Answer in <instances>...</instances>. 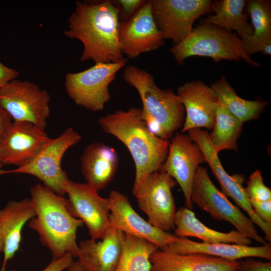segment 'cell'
Segmentation results:
<instances>
[{"label":"cell","instance_id":"1","mask_svg":"<svg viewBox=\"0 0 271 271\" xmlns=\"http://www.w3.org/2000/svg\"><path fill=\"white\" fill-rule=\"evenodd\" d=\"M120 19L112 1H76L63 32L83 44L80 61L116 63L125 59L118 41Z\"/></svg>","mask_w":271,"mask_h":271},{"label":"cell","instance_id":"2","mask_svg":"<svg viewBox=\"0 0 271 271\" xmlns=\"http://www.w3.org/2000/svg\"><path fill=\"white\" fill-rule=\"evenodd\" d=\"M141 108L118 110L98 119L104 132L121 141L128 150L135 166L133 186L146 176L159 170L165 161L169 142L154 134L142 116Z\"/></svg>","mask_w":271,"mask_h":271},{"label":"cell","instance_id":"3","mask_svg":"<svg viewBox=\"0 0 271 271\" xmlns=\"http://www.w3.org/2000/svg\"><path fill=\"white\" fill-rule=\"evenodd\" d=\"M30 194L35 216L28 221L29 227L38 234L42 244L51 252L52 259L67 253L76 257L77 231L83 222L70 214L67 199L41 184L32 187Z\"/></svg>","mask_w":271,"mask_h":271},{"label":"cell","instance_id":"4","mask_svg":"<svg viewBox=\"0 0 271 271\" xmlns=\"http://www.w3.org/2000/svg\"><path fill=\"white\" fill-rule=\"evenodd\" d=\"M123 78L138 91L143 107L141 116L150 130L165 140L183 126L185 110L179 96L160 88L148 71L134 65L126 67Z\"/></svg>","mask_w":271,"mask_h":271},{"label":"cell","instance_id":"5","mask_svg":"<svg viewBox=\"0 0 271 271\" xmlns=\"http://www.w3.org/2000/svg\"><path fill=\"white\" fill-rule=\"evenodd\" d=\"M170 51L179 65L189 57L199 56L210 57L215 62L242 59L254 66H260L245 53L243 41L236 34L212 24H200Z\"/></svg>","mask_w":271,"mask_h":271},{"label":"cell","instance_id":"6","mask_svg":"<svg viewBox=\"0 0 271 271\" xmlns=\"http://www.w3.org/2000/svg\"><path fill=\"white\" fill-rule=\"evenodd\" d=\"M191 199L193 204H196L213 219L229 222L236 230L261 245L266 243L265 239L258 233L250 218L216 187L205 167L199 166L196 170Z\"/></svg>","mask_w":271,"mask_h":271},{"label":"cell","instance_id":"7","mask_svg":"<svg viewBox=\"0 0 271 271\" xmlns=\"http://www.w3.org/2000/svg\"><path fill=\"white\" fill-rule=\"evenodd\" d=\"M81 138L72 127H68L57 138L51 139L31 162L13 170L1 169L0 175L11 173L31 175L56 194L63 196L69 179L62 168V158L66 151Z\"/></svg>","mask_w":271,"mask_h":271},{"label":"cell","instance_id":"8","mask_svg":"<svg viewBox=\"0 0 271 271\" xmlns=\"http://www.w3.org/2000/svg\"><path fill=\"white\" fill-rule=\"evenodd\" d=\"M127 61L125 59L116 63H97L82 71L66 74L65 87L68 96L89 110H102L111 99L110 84Z\"/></svg>","mask_w":271,"mask_h":271},{"label":"cell","instance_id":"9","mask_svg":"<svg viewBox=\"0 0 271 271\" xmlns=\"http://www.w3.org/2000/svg\"><path fill=\"white\" fill-rule=\"evenodd\" d=\"M176 183L167 173L159 170L144 178L132 191L148 221L167 232L175 229L177 210L172 190Z\"/></svg>","mask_w":271,"mask_h":271},{"label":"cell","instance_id":"10","mask_svg":"<svg viewBox=\"0 0 271 271\" xmlns=\"http://www.w3.org/2000/svg\"><path fill=\"white\" fill-rule=\"evenodd\" d=\"M50 97L36 84L14 79L0 87V106L15 122H28L45 129Z\"/></svg>","mask_w":271,"mask_h":271},{"label":"cell","instance_id":"11","mask_svg":"<svg viewBox=\"0 0 271 271\" xmlns=\"http://www.w3.org/2000/svg\"><path fill=\"white\" fill-rule=\"evenodd\" d=\"M153 17L164 39L178 44L193 30L195 21L212 10L210 0H151Z\"/></svg>","mask_w":271,"mask_h":271},{"label":"cell","instance_id":"12","mask_svg":"<svg viewBox=\"0 0 271 271\" xmlns=\"http://www.w3.org/2000/svg\"><path fill=\"white\" fill-rule=\"evenodd\" d=\"M67 209L75 218L81 220L87 227L91 239H101L110 227L108 198L100 196L98 192L87 183L68 180L65 189Z\"/></svg>","mask_w":271,"mask_h":271},{"label":"cell","instance_id":"13","mask_svg":"<svg viewBox=\"0 0 271 271\" xmlns=\"http://www.w3.org/2000/svg\"><path fill=\"white\" fill-rule=\"evenodd\" d=\"M206 162L198 145L189 135L175 133L169 144L167 158L159 170L173 178L180 186L187 208L192 210L191 189L195 173Z\"/></svg>","mask_w":271,"mask_h":271},{"label":"cell","instance_id":"14","mask_svg":"<svg viewBox=\"0 0 271 271\" xmlns=\"http://www.w3.org/2000/svg\"><path fill=\"white\" fill-rule=\"evenodd\" d=\"M118 41L122 54L129 59L164 45L153 17L151 1H146L130 19L120 21Z\"/></svg>","mask_w":271,"mask_h":271},{"label":"cell","instance_id":"15","mask_svg":"<svg viewBox=\"0 0 271 271\" xmlns=\"http://www.w3.org/2000/svg\"><path fill=\"white\" fill-rule=\"evenodd\" d=\"M107 198L111 226L123 233L149 241L164 251H168L169 245L177 238L143 218L134 210L128 198L121 193L111 191Z\"/></svg>","mask_w":271,"mask_h":271},{"label":"cell","instance_id":"16","mask_svg":"<svg viewBox=\"0 0 271 271\" xmlns=\"http://www.w3.org/2000/svg\"><path fill=\"white\" fill-rule=\"evenodd\" d=\"M50 139L44 129L33 123L13 121L0 141V163L18 167L26 165Z\"/></svg>","mask_w":271,"mask_h":271},{"label":"cell","instance_id":"17","mask_svg":"<svg viewBox=\"0 0 271 271\" xmlns=\"http://www.w3.org/2000/svg\"><path fill=\"white\" fill-rule=\"evenodd\" d=\"M177 95L186 113L182 133L193 128L213 127L218 99L211 87L201 80L188 82L178 88Z\"/></svg>","mask_w":271,"mask_h":271},{"label":"cell","instance_id":"18","mask_svg":"<svg viewBox=\"0 0 271 271\" xmlns=\"http://www.w3.org/2000/svg\"><path fill=\"white\" fill-rule=\"evenodd\" d=\"M123 233L110 226L101 240L81 241L76 257L82 271H115L119 261Z\"/></svg>","mask_w":271,"mask_h":271},{"label":"cell","instance_id":"19","mask_svg":"<svg viewBox=\"0 0 271 271\" xmlns=\"http://www.w3.org/2000/svg\"><path fill=\"white\" fill-rule=\"evenodd\" d=\"M151 271H236L238 260L203 253L178 254L158 249L150 256Z\"/></svg>","mask_w":271,"mask_h":271},{"label":"cell","instance_id":"20","mask_svg":"<svg viewBox=\"0 0 271 271\" xmlns=\"http://www.w3.org/2000/svg\"><path fill=\"white\" fill-rule=\"evenodd\" d=\"M168 251L182 254L203 253L230 260L254 257L271 260L270 242L251 246L234 243L199 242L187 237H177L169 245Z\"/></svg>","mask_w":271,"mask_h":271},{"label":"cell","instance_id":"21","mask_svg":"<svg viewBox=\"0 0 271 271\" xmlns=\"http://www.w3.org/2000/svg\"><path fill=\"white\" fill-rule=\"evenodd\" d=\"M35 216L31 198L10 201L0 210V236L4 244V260L0 271L19 249L25 224Z\"/></svg>","mask_w":271,"mask_h":271},{"label":"cell","instance_id":"22","mask_svg":"<svg viewBox=\"0 0 271 271\" xmlns=\"http://www.w3.org/2000/svg\"><path fill=\"white\" fill-rule=\"evenodd\" d=\"M118 162L113 148L102 143L89 145L81 158V171L86 183L98 192L103 189L114 177Z\"/></svg>","mask_w":271,"mask_h":271},{"label":"cell","instance_id":"23","mask_svg":"<svg viewBox=\"0 0 271 271\" xmlns=\"http://www.w3.org/2000/svg\"><path fill=\"white\" fill-rule=\"evenodd\" d=\"M174 235L177 237H193L207 243H227L250 245L252 241L237 230L222 232L206 226L196 216L194 212L185 207L176 212Z\"/></svg>","mask_w":271,"mask_h":271},{"label":"cell","instance_id":"24","mask_svg":"<svg viewBox=\"0 0 271 271\" xmlns=\"http://www.w3.org/2000/svg\"><path fill=\"white\" fill-rule=\"evenodd\" d=\"M246 1L220 0L213 2L214 15L203 20L200 24H212L232 32L234 30L242 40L251 36L253 28L248 22V14L244 13Z\"/></svg>","mask_w":271,"mask_h":271},{"label":"cell","instance_id":"25","mask_svg":"<svg viewBox=\"0 0 271 271\" xmlns=\"http://www.w3.org/2000/svg\"><path fill=\"white\" fill-rule=\"evenodd\" d=\"M246 6L253 34L243 41L244 51L250 57L261 52L265 45L271 44V5L269 1L249 0L246 1Z\"/></svg>","mask_w":271,"mask_h":271},{"label":"cell","instance_id":"26","mask_svg":"<svg viewBox=\"0 0 271 271\" xmlns=\"http://www.w3.org/2000/svg\"><path fill=\"white\" fill-rule=\"evenodd\" d=\"M210 87L218 100L242 123L256 118L267 104L265 101L247 100L240 97L223 75Z\"/></svg>","mask_w":271,"mask_h":271},{"label":"cell","instance_id":"27","mask_svg":"<svg viewBox=\"0 0 271 271\" xmlns=\"http://www.w3.org/2000/svg\"><path fill=\"white\" fill-rule=\"evenodd\" d=\"M158 249L149 241L123 233L122 253L115 271H151L150 256Z\"/></svg>","mask_w":271,"mask_h":271},{"label":"cell","instance_id":"28","mask_svg":"<svg viewBox=\"0 0 271 271\" xmlns=\"http://www.w3.org/2000/svg\"><path fill=\"white\" fill-rule=\"evenodd\" d=\"M242 127V123L218 100L214 125L209 134L215 151L218 154L224 150H237V141Z\"/></svg>","mask_w":271,"mask_h":271},{"label":"cell","instance_id":"29","mask_svg":"<svg viewBox=\"0 0 271 271\" xmlns=\"http://www.w3.org/2000/svg\"><path fill=\"white\" fill-rule=\"evenodd\" d=\"M245 190L250 202L271 200L270 188L264 184L259 170L255 171L250 175Z\"/></svg>","mask_w":271,"mask_h":271},{"label":"cell","instance_id":"30","mask_svg":"<svg viewBox=\"0 0 271 271\" xmlns=\"http://www.w3.org/2000/svg\"><path fill=\"white\" fill-rule=\"evenodd\" d=\"M118 10L119 19L121 21L130 19L142 6L146 1L143 0H116L112 1Z\"/></svg>","mask_w":271,"mask_h":271},{"label":"cell","instance_id":"31","mask_svg":"<svg viewBox=\"0 0 271 271\" xmlns=\"http://www.w3.org/2000/svg\"><path fill=\"white\" fill-rule=\"evenodd\" d=\"M236 271H271V262L248 257L238 260Z\"/></svg>","mask_w":271,"mask_h":271},{"label":"cell","instance_id":"32","mask_svg":"<svg viewBox=\"0 0 271 271\" xmlns=\"http://www.w3.org/2000/svg\"><path fill=\"white\" fill-rule=\"evenodd\" d=\"M257 216L271 227V200L264 202H250Z\"/></svg>","mask_w":271,"mask_h":271},{"label":"cell","instance_id":"33","mask_svg":"<svg viewBox=\"0 0 271 271\" xmlns=\"http://www.w3.org/2000/svg\"><path fill=\"white\" fill-rule=\"evenodd\" d=\"M73 258L70 253H67L59 259H52L51 262L41 271H64L72 262Z\"/></svg>","mask_w":271,"mask_h":271},{"label":"cell","instance_id":"34","mask_svg":"<svg viewBox=\"0 0 271 271\" xmlns=\"http://www.w3.org/2000/svg\"><path fill=\"white\" fill-rule=\"evenodd\" d=\"M19 74L17 70L6 66L0 61V87L16 79Z\"/></svg>","mask_w":271,"mask_h":271},{"label":"cell","instance_id":"35","mask_svg":"<svg viewBox=\"0 0 271 271\" xmlns=\"http://www.w3.org/2000/svg\"><path fill=\"white\" fill-rule=\"evenodd\" d=\"M12 120L8 113L0 106V141L11 126Z\"/></svg>","mask_w":271,"mask_h":271},{"label":"cell","instance_id":"36","mask_svg":"<svg viewBox=\"0 0 271 271\" xmlns=\"http://www.w3.org/2000/svg\"><path fill=\"white\" fill-rule=\"evenodd\" d=\"M66 271H82L78 261L74 260L66 269Z\"/></svg>","mask_w":271,"mask_h":271},{"label":"cell","instance_id":"37","mask_svg":"<svg viewBox=\"0 0 271 271\" xmlns=\"http://www.w3.org/2000/svg\"><path fill=\"white\" fill-rule=\"evenodd\" d=\"M264 55H270L271 54V44L265 45L261 52Z\"/></svg>","mask_w":271,"mask_h":271},{"label":"cell","instance_id":"38","mask_svg":"<svg viewBox=\"0 0 271 271\" xmlns=\"http://www.w3.org/2000/svg\"><path fill=\"white\" fill-rule=\"evenodd\" d=\"M4 249V242H3V241L1 236H0V252H3Z\"/></svg>","mask_w":271,"mask_h":271},{"label":"cell","instance_id":"39","mask_svg":"<svg viewBox=\"0 0 271 271\" xmlns=\"http://www.w3.org/2000/svg\"><path fill=\"white\" fill-rule=\"evenodd\" d=\"M3 166V165L0 163V170L2 169Z\"/></svg>","mask_w":271,"mask_h":271},{"label":"cell","instance_id":"40","mask_svg":"<svg viewBox=\"0 0 271 271\" xmlns=\"http://www.w3.org/2000/svg\"><path fill=\"white\" fill-rule=\"evenodd\" d=\"M5 271H16L15 269H12V270H5Z\"/></svg>","mask_w":271,"mask_h":271}]
</instances>
